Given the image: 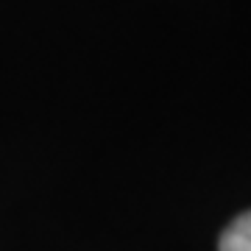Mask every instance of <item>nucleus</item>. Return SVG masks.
<instances>
[{
	"instance_id": "nucleus-1",
	"label": "nucleus",
	"mask_w": 251,
	"mask_h": 251,
	"mask_svg": "<svg viewBox=\"0 0 251 251\" xmlns=\"http://www.w3.org/2000/svg\"><path fill=\"white\" fill-rule=\"evenodd\" d=\"M221 251H251V209L226 226L221 234Z\"/></svg>"
}]
</instances>
